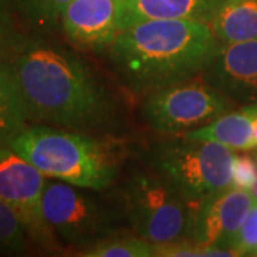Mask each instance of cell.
Segmentation results:
<instances>
[{
  "label": "cell",
  "mask_w": 257,
  "mask_h": 257,
  "mask_svg": "<svg viewBox=\"0 0 257 257\" xmlns=\"http://www.w3.org/2000/svg\"><path fill=\"white\" fill-rule=\"evenodd\" d=\"M253 135H254V139H256V143H257V109H256V116H254V120H253Z\"/></svg>",
  "instance_id": "cell-22"
},
{
  "label": "cell",
  "mask_w": 257,
  "mask_h": 257,
  "mask_svg": "<svg viewBox=\"0 0 257 257\" xmlns=\"http://www.w3.org/2000/svg\"><path fill=\"white\" fill-rule=\"evenodd\" d=\"M119 30L149 20H197L209 25L221 0H116ZM119 32V33H120Z\"/></svg>",
  "instance_id": "cell-12"
},
{
  "label": "cell",
  "mask_w": 257,
  "mask_h": 257,
  "mask_svg": "<svg viewBox=\"0 0 257 257\" xmlns=\"http://www.w3.org/2000/svg\"><path fill=\"white\" fill-rule=\"evenodd\" d=\"M251 196H253V199H254V202L257 203V182L256 183H254V186H253V187H251Z\"/></svg>",
  "instance_id": "cell-23"
},
{
  "label": "cell",
  "mask_w": 257,
  "mask_h": 257,
  "mask_svg": "<svg viewBox=\"0 0 257 257\" xmlns=\"http://www.w3.org/2000/svg\"><path fill=\"white\" fill-rule=\"evenodd\" d=\"M202 80H184L146 94L142 106L145 121L160 133H183L227 113L231 100Z\"/></svg>",
  "instance_id": "cell-7"
},
{
  "label": "cell",
  "mask_w": 257,
  "mask_h": 257,
  "mask_svg": "<svg viewBox=\"0 0 257 257\" xmlns=\"http://www.w3.org/2000/svg\"><path fill=\"white\" fill-rule=\"evenodd\" d=\"M90 189L47 179L43 190V214L60 241L86 248L114 233V217Z\"/></svg>",
  "instance_id": "cell-6"
},
{
  "label": "cell",
  "mask_w": 257,
  "mask_h": 257,
  "mask_svg": "<svg viewBox=\"0 0 257 257\" xmlns=\"http://www.w3.org/2000/svg\"><path fill=\"white\" fill-rule=\"evenodd\" d=\"M9 147L47 177L90 190L110 187L119 173V163L110 146L66 128L28 126Z\"/></svg>",
  "instance_id": "cell-3"
},
{
  "label": "cell",
  "mask_w": 257,
  "mask_h": 257,
  "mask_svg": "<svg viewBox=\"0 0 257 257\" xmlns=\"http://www.w3.org/2000/svg\"><path fill=\"white\" fill-rule=\"evenodd\" d=\"M83 257H153L156 244L143 237L104 239L92 247L82 250Z\"/></svg>",
  "instance_id": "cell-18"
},
{
  "label": "cell",
  "mask_w": 257,
  "mask_h": 257,
  "mask_svg": "<svg viewBox=\"0 0 257 257\" xmlns=\"http://www.w3.org/2000/svg\"><path fill=\"white\" fill-rule=\"evenodd\" d=\"M30 239L16 211L0 199V254L25 256L30 250Z\"/></svg>",
  "instance_id": "cell-17"
},
{
  "label": "cell",
  "mask_w": 257,
  "mask_h": 257,
  "mask_svg": "<svg viewBox=\"0 0 257 257\" xmlns=\"http://www.w3.org/2000/svg\"><path fill=\"white\" fill-rule=\"evenodd\" d=\"M231 250L237 251L239 256H257V203H254L251 210L248 211L246 220L231 244Z\"/></svg>",
  "instance_id": "cell-20"
},
{
  "label": "cell",
  "mask_w": 257,
  "mask_h": 257,
  "mask_svg": "<svg viewBox=\"0 0 257 257\" xmlns=\"http://www.w3.org/2000/svg\"><path fill=\"white\" fill-rule=\"evenodd\" d=\"M2 60L18 82L30 123L87 132L116 120L109 89L84 60L53 39L22 33Z\"/></svg>",
  "instance_id": "cell-1"
},
{
  "label": "cell",
  "mask_w": 257,
  "mask_h": 257,
  "mask_svg": "<svg viewBox=\"0 0 257 257\" xmlns=\"http://www.w3.org/2000/svg\"><path fill=\"white\" fill-rule=\"evenodd\" d=\"M28 123V110L18 82L9 64L0 59V146H9Z\"/></svg>",
  "instance_id": "cell-15"
},
{
  "label": "cell",
  "mask_w": 257,
  "mask_h": 257,
  "mask_svg": "<svg viewBox=\"0 0 257 257\" xmlns=\"http://www.w3.org/2000/svg\"><path fill=\"white\" fill-rule=\"evenodd\" d=\"M233 162L229 147L186 136L159 143L150 156L157 175L193 206L233 184Z\"/></svg>",
  "instance_id": "cell-4"
},
{
  "label": "cell",
  "mask_w": 257,
  "mask_h": 257,
  "mask_svg": "<svg viewBox=\"0 0 257 257\" xmlns=\"http://www.w3.org/2000/svg\"><path fill=\"white\" fill-rule=\"evenodd\" d=\"M15 9V3L12 0H0V59L22 35L18 29Z\"/></svg>",
  "instance_id": "cell-19"
},
{
  "label": "cell",
  "mask_w": 257,
  "mask_h": 257,
  "mask_svg": "<svg viewBox=\"0 0 257 257\" xmlns=\"http://www.w3.org/2000/svg\"><path fill=\"white\" fill-rule=\"evenodd\" d=\"M209 26L223 45L257 39V0H221Z\"/></svg>",
  "instance_id": "cell-14"
},
{
  "label": "cell",
  "mask_w": 257,
  "mask_h": 257,
  "mask_svg": "<svg viewBox=\"0 0 257 257\" xmlns=\"http://www.w3.org/2000/svg\"><path fill=\"white\" fill-rule=\"evenodd\" d=\"M62 30L77 49L101 52L119 35L116 0H72L62 18Z\"/></svg>",
  "instance_id": "cell-11"
},
{
  "label": "cell",
  "mask_w": 257,
  "mask_h": 257,
  "mask_svg": "<svg viewBox=\"0 0 257 257\" xmlns=\"http://www.w3.org/2000/svg\"><path fill=\"white\" fill-rule=\"evenodd\" d=\"M121 199L140 237L155 244L190 240L194 206L157 173L132 176L123 186Z\"/></svg>",
  "instance_id": "cell-5"
},
{
  "label": "cell",
  "mask_w": 257,
  "mask_h": 257,
  "mask_svg": "<svg viewBox=\"0 0 257 257\" xmlns=\"http://www.w3.org/2000/svg\"><path fill=\"white\" fill-rule=\"evenodd\" d=\"M257 182V160L247 155L234 156L233 162V186L251 190V187Z\"/></svg>",
  "instance_id": "cell-21"
},
{
  "label": "cell",
  "mask_w": 257,
  "mask_h": 257,
  "mask_svg": "<svg viewBox=\"0 0 257 257\" xmlns=\"http://www.w3.org/2000/svg\"><path fill=\"white\" fill-rule=\"evenodd\" d=\"M254 203L251 193L233 184L204 197L194 206L190 241L199 247L231 250Z\"/></svg>",
  "instance_id": "cell-9"
},
{
  "label": "cell",
  "mask_w": 257,
  "mask_h": 257,
  "mask_svg": "<svg viewBox=\"0 0 257 257\" xmlns=\"http://www.w3.org/2000/svg\"><path fill=\"white\" fill-rule=\"evenodd\" d=\"M72 0H15L18 13L35 33L46 35L62 28V18Z\"/></svg>",
  "instance_id": "cell-16"
},
{
  "label": "cell",
  "mask_w": 257,
  "mask_h": 257,
  "mask_svg": "<svg viewBox=\"0 0 257 257\" xmlns=\"http://www.w3.org/2000/svg\"><path fill=\"white\" fill-rule=\"evenodd\" d=\"M46 175L9 146H0V199L16 211L30 241L47 253H60L62 241L43 214Z\"/></svg>",
  "instance_id": "cell-8"
},
{
  "label": "cell",
  "mask_w": 257,
  "mask_h": 257,
  "mask_svg": "<svg viewBox=\"0 0 257 257\" xmlns=\"http://www.w3.org/2000/svg\"><path fill=\"white\" fill-rule=\"evenodd\" d=\"M202 79L230 100L257 103V39L221 45Z\"/></svg>",
  "instance_id": "cell-10"
},
{
  "label": "cell",
  "mask_w": 257,
  "mask_h": 257,
  "mask_svg": "<svg viewBox=\"0 0 257 257\" xmlns=\"http://www.w3.org/2000/svg\"><path fill=\"white\" fill-rule=\"evenodd\" d=\"M257 104L244 107L239 111L224 113L217 119L202 127L186 133V138L202 142H214L230 150H251L257 149L253 135V120Z\"/></svg>",
  "instance_id": "cell-13"
},
{
  "label": "cell",
  "mask_w": 257,
  "mask_h": 257,
  "mask_svg": "<svg viewBox=\"0 0 257 257\" xmlns=\"http://www.w3.org/2000/svg\"><path fill=\"white\" fill-rule=\"evenodd\" d=\"M223 43L197 20H149L121 30L109 60L123 84L146 96L202 77Z\"/></svg>",
  "instance_id": "cell-2"
}]
</instances>
